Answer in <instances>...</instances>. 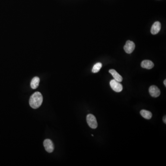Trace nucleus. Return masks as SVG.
<instances>
[{"instance_id": "1a4fd4ad", "label": "nucleus", "mask_w": 166, "mask_h": 166, "mask_svg": "<svg viewBox=\"0 0 166 166\" xmlns=\"http://www.w3.org/2000/svg\"><path fill=\"white\" fill-rule=\"evenodd\" d=\"M110 73L112 74V75L114 78V79L116 80L119 82H121L123 80V78L121 75H120L114 69H110L109 71Z\"/></svg>"}, {"instance_id": "f03ea898", "label": "nucleus", "mask_w": 166, "mask_h": 166, "mask_svg": "<svg viewBox=\"0 0 166 166\" xmlns=\"http://www.w3.org/2000/svg\"><path fill=\"white\" fill-rule=\"evenodd\" d=\"M86 120L89 126L92 129L97 128L98 126L97 119L93 114H88L86 117Z\"/></svg>"}, {"instance_id": "20e7f679", "label": "nucleus", "mask_w": 166, "mask_h": 166, "mask_svg": "<svg viewBox=\"0 0 166 166\" xmlns=\"http://www.w3.org/2000/svg\"><path fill=\"white\" fill-rule=\"evenodd\" d=\"M135 48V44L134 43L131 41H127L126 44L124 46V49L125 52L127 54H131L134 50Z\"/></svg>"}, {"instance_id": "39448f33", "label": "nucleus", "mask_w": 166, "mask_h": 166, "mask_svg": "<svg viewBox=\"0 0 166 166\" xmlns=\"http://www.w3.org/2000/svg\"><path fill=\"white\" fill-rule=\"evenodd\" d=\"M44 146L45 150L48 153H52L54 150V145L50 139H45L44 142Z\"/></svg>"}, {"instance_id": "4468645a", "label": "nucleus", "mask_w": 166, "mask_h": 166, "mask_svg": "<svg viewBox=\"0 0 166 166\" xmlns=\"http://www.w3.org/2000/svg\"><path fill=\"white\" fill-rule=\"evenodd\" d=\"M164 84L165 85V86H166V80L165 79L164 81Z\"/></svg>"}, {"instance_id": "9d476101", "label": "nucleus", "mask_w": 166, "mask_h": 166, "mask_svg": "<svg viewBox=\"0 0 166 166\" xmlns=\"http://www.w3.org/2000/svg\"><path fill=\"white\" fill-rule=\"evenodd\" d=\"M40 79L38 77H35L32 79L31 82V87L33 89H36L39 86Z\"/></svg>"}, {"instance_id": "7ed1b4c3", "label": "nucleus", "mask_w": 166, "mask_h": 166, "mask_svg": "<svg viewBox=\"0 0 166 166\" xmlns=\"http://www.w3.org/2000/svg\"><path fill=\"white\" fill-rule=\"evenodd\" d=\"M111 88L116 92H121L123 90V86L119 82L117 81L115 79H112L110 82Z\"/></svg>"}, {"instance_id": "f8f14e48", "label": "nucleus", "mask_w": 166, "mask_h": 166, "mask_svg": "<svg viewBox=\"0 0 166 166\" xmlns=\"http://www.w3.org/2000/svg\"><path fill=\"white\" fill-rule=\"evenodd\" d=\"M102 67V64L100 63H97L94 66H93L92 69V72L93 73H97L100 71V70Z\"/></svg>"}, {"instance_id": "423d86ee", "label": "nucleus", "mask_w": 166, "mask_h": 166, "mask_svg": "<svg viewBox=\"0 0 166 166\" xmlns=\"http://www.w3.org/2000/svg\"><path fill=\"white\" fill-rule=\"evenodd\" d=\"M149 92L151 96L154 97H157L160 95V90L157 86L152 85L149 88Z\"/></svg>"}, {"instance_id": "6e6552de", "label": "nucleus", "mask_w": 166, "mask_h": 166, "mask_svg": "<svg viewBox=\"0 0 166 166\" xmlns=\"http://www.w3.org/2000/svg\"><path fill=\"white\" fill-rule=\"evenodd\" d=\"M141 66L144 69H151L154 67V64L153 63V62L151 60H144L142 62Z\"/></svg>"}, {"instance_id": "9b49d317", "label": "nucleus", "mask_w": 166, "mask_h": 166, "mask_svg": "<svg viewBox=\"0 0 166 166\" xmlns=\"http://www.w3.org/2000/svg\"><path fill=\"white\" fill-rule=\"evenodd\" d=\"M140 114L142 117L147 120H150L152 116V114L149 111L142 110L140 111Z\"/></svg>"}, {"instance_id": "0eeeda50", "label": "nucleus", "mask_w": 166, "mask_h": 166, "mask_svg": "<svg viewBox=\"0 0 166 166\" xmlns=\"http://www.w3.org/2000/svg\"><path fill=\"white\" fill-rule=\"evenodd\" d=\"M161 29V24L160 22L157 21L152 25L151 28V33L152 34L156 35L160 32Z\"/></svg>"}, {"instance_id": "f257e3e1", "label": "nucleus", "mask_w": 166, "mask_h": 166, "mask_svg": "<svg viewBox=\"0 0 166 166\" xmlns=\"http://www.w3.org/2000/svg\"><path fill=\"white\" fill-rule=\"evenodd\" d=\"M43 98L41 93L36 92L32 95L29 100L30 105L32 108L37 109L40 107L42 104Z\"/></svg>"}, {"instance_id": "ddd939ff", "label": "nucleus", "mask_w": 166, "mask_h": 166, "mask_svg": "<svg viewBox=\"0 0 166 166\" xmlns=\"http://www.w3.org/2000/svg\"><path fill=\"white\" fill-rule=\"evenodd\" d=\"M163 120L164 122L165 123V124L166 123V116H164L163 118Z\"/></svg>"}]
</instances>
